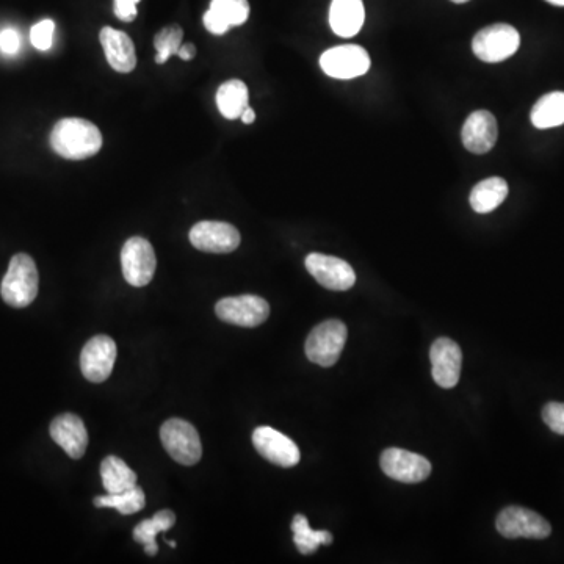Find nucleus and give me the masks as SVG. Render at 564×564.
I'll list each match as a JSON object with an SVG mask.
<instances>
[{
  "mask_svg": "<svg viewBox=\"0 0 564 564\" xmlns=\"http://www.w3.org/2000/svg\"><path fill=\"white\" fill-rule=\"evenodd\" d=\"M51 146L55 154L68 160H85L102 148V134L84 118H65L52 129Z\"/></svg>",
  "mask_w": 564,
  "mask_h": 564,
  "instance_id": "obj_1",
  "label": "nucleus"
},
{
  "mask_svg": "<svg viewBox=\"0 0 564 564\" xmlns=\"http://www.w3.org/2000/svg\"><path fill=\"white\" fill-rule=\"evenodd\" d=\"M37 264L29 254L19 253L13 256L7 273L2 279L0 295L11 308H27L38 295Z\"/></svg>",
  "mask_w": 564,
  "mask_h": 564,
  "instance_id": "obj_2",
  "label": "nucleus"
},
{
  "mask_svg": "<svg viewBox=\"0 0 564 564\" xmlns=\"http://www.w3.org/2000/svg\"><path fill=\"white\" fill-rule=\"evenodd\" d=\"M348 329L340 320H325L315 326L306 340V356L320 367H333L347 342Z\"/></svg>",
  "mask_w": 564,
  "mask_h": 564,
  "instance_id": "obj_3",
  "label": "nucleus"
},
{
  "mask_svg": "<svg viewBox=\"0 0 564 564\" xmlns=\"http://www.w3.org/2000/svg\"><path fill=\"white\" fill-rule=\"evenodd\" d=\"M160 439L168 455L184 466H193L203 456L198 430L187 420H167L160 428Z\"/></svg>",
  "mask_w": 564,
  "mask_h": 564,
  "instance_id": "obj_4",
  "label": "nucleus"
},
{
  "mask_svg": "<svg viewBox=\"0 0 564 564\" xmlns=\"http://www.w3.org/2000/svg\"><path fill=\"white\" fill-rule=\"evenodd\" d=\"M521 46V35L508 24H494L485 27L472 41L474 54L481 62L499 63L513 57Z\"/></svg>",
  "mask_w": 564,
  "mask_h": 564,
  "instance_id": "obj_5",
  "label": "nucleus"
},
{
  "mask_svg": "<svg viewBox=\"0 0 564 564\" xmlns=\"http://www.w3.org/2000/svg\"><path fill=\"white\" fill-rule=\"evenodd\" d=\"M121 267H123L124 279L131 286H148L156 273V251L143 237H131L121 250Z\"/></svg>",
  "mask_w": 564,
  "mask_h": 564,
  "instance_id": "obj_6",
  "label": "nucleus"
},
{
  "mask_svg": "<svg viewBox=\"0 0 564 564\" xmlns=\"http://www.w3.org/2000/svg\"><path fill=\"white\" fill-rule=\"evenodd\" d=\"M323 73L333 79L350 80L364 76L370 69V57L366 49L356 44L333 47L320 57Z\"/></svg>",
  "mask_w": 564,
  "mask_h": 564,
  "instance_id": "obj_7",
  "label": "nucleus"
},
{
  "mask_svg": "<svg viewBox=\"0 0 564 564\" xmlns=\"http://www.w3.org/2000/svg\"><path fill=\"white\" fill-rule=\"evenodd\" d=\"M497 532L508 539H544L552 527L543 516L522 507H507L500 511L496 521Z\"/></svg>",
  "mask_w": 564,
  "mask_h": 564,
  "instance_id": "obj_8",
  "label": "nucleus"
},
{
  "mask_svg": "<svg viewBox=\"0 0 564 564\" xmlns=\"http://www.w3.org/2000/svg\"><path fill=\"white\" fill-rule=\"evenodd\" d=\"M215 314L218 319L231 325L254 328L268 319L270 304L256 295L223 298L215 306Z\"/></svg>",
  "mask_w": 564,
  "mask_h": 564,
  "instance_id": "obj_9",
  "label": "nucleus"
},
{
  "mask_svg": "<svg viewBox=\"0 0 564 564\" xmlns=\"http://www.w3.org/2000/svg\"><path fill=\"white\" fill-rule=\"evenodd\" d=\"M306 270L320 286L334 292H345L355 286L356 273L348 262L339 257L311 253L304 261Z\"/></svg>",
  "mask_w": 564,
  "mask_h": 564,
  "instance_id": "obj_10",
  "label": "nucleus"
},
{
  "mask_svg": "<svg viewBox=\"0 0 564 564\" xmlns=\"http://www.w3.org/2000/svg\"><path fill=\"white\" fill-rule=\"evenodd\" d=\"M188 237L196 250L212 254L232 253L242 240L239 229L225 221H199Z\"/></svg>",
  "mask_w": 564,
  "mask_h": 564,
  "instance_id": "obj_11",
  "label": "nucleus"
},
{
  "mask_svg": "<svg viewBox=\"0 0 564 564\" xmlns=\"http://www.w3.org/2000/svg\"><path fill=\"white\" fill-rule=\"evenodd\" d=\"M380 464L387 477L400 483H420L431 474V463L427 458L395 447L384 450Z\"/></svg>",
  "mask_w": 564,
  "mask_h": 564,
  "instance_id": "obj_12",
  "label": "nucleus"
},
{
  "mask_svg": "<svg viewBox=\"0 0 564 564\" xmlns=\"http://www.w3.org/2000/svg\"><path fill=\"white\" fill-rule=\"evenodd\" d=\"M116 361L115 340L109 336H94L80 355V369L91 383H104L112 375Z\"/></svg>",
  "mask_w": 564,
  "mask_h": 564,
  "instance_id": "obj_13",
  "label": "nucleus"
},
{
  "mask_svg": "<svg viewBox=\"0 0 564 564\" xmlns=\"http://www.w3.org/2000/svg\"><path fill=\"white\" fill-rule=\"evenodd\" d=\"M254 449L265 460L279 467H293L300 463V449L298 445L272 427H259L253 433Z\"/></svg>",
  "mask_w": 564,
  "mask_h": 564,
  "instance_id": "obj_14",
  "label": "nucleus"
},
{
  "mask_svg": "<svg viewBox=\"0 0 564 564\" xmlns=\"http://www.w3.org/2000/svg\"><path fill=\"white\" fill-rule=\"evenodd\" d=\"M431 366L434 381L444 389H452L458 384L463 366V353L455 340L441 337L434 340L430 350Z\"/></svg>",
  "mask_w": 564,
  "mask_h": 564,
  "instance_id": "obj_15",
  "label": "nucleus"
},
{
  "mask_svg": "<svg viewBox=\"0 0 564 564\" xmlns=\"http://www.w3.org/2000/svg\"><path fill=\"white\" fill-rule=\"evenodd\" d=\"M499 137L496 116L488 110H478L467 118L461 132L463 145L472 154H486L491 151Z\"/></svg>",
  "mask_w": 564,
  "mask_h": 564,
  "instance_id": "obj_16",
  "label": "nucleus"
},
{
  "mask_svg": "<svg viewBox=\"0 0 564 564\" xmlns=\"http://www.w3.org/2000/svg\"><path fill=\"white\" fill-rule=\"evenodd\" d=\"M51 438L73 460H80L87 452L88 431L84 420L76 414L68 413L55 417L51 423Z\"/></svg>",
  "mask_w": 564,
  "mask_h": 564,
  "instance_id": "obj_17",
  "label": "nucleus"
},
{
  "mask_svg": "<svg viewBox=\"0 0 564 564\" xmlns=\"http://www.w3.org/2000/svg\"><path fill=\"white\" fill-rule=\"evenodd\" d=\"M102 49L109 65L116 73H132L137 66V52H135L134 41L127 33L121 30L104 27L99 33Z\"/></svg>",
  "mask_w": 564,
  "mask_h": 564,
  "instance_id": "obj_18",
  "label": "nucleus"
},
{
  "mask_svg": "<svg viewBox=\"0 0 564 564\" xmlns=\"http://www.w3.org/2000/svg\"><path fill=\"white\" fill-rule=\"evenodd\" d=\"M366 21L362 0H333L329 8V26L342 38L358 35Z\"/></svg>",
  "mask_w": 564,
  "mask_h": 564,
  "instance_id": "obj_19",
  "label": "nucleus"
},
{
  "mask_svg": "<svg viewBox=\"0 0 564 564\" xmlns=\"http://www.w3.org/2000/svg\"><path fill=\"white\" fill-rule=\"evenodd\" d=\"M508 184L502 178H489L478 182L470 193V206L477 214H489L507 199Z\"/></svg>",
  "mask_w": 564,
  "mask_h": 564,
  "instance_id": "obj_20",
  "label": "nucleus"
},
{
  "mask_svg": "<svg viewBox=\"0 0 564 564\" xmlns=\"http://www.w3.org/2000/svg\"><path fill=\"white\" fill-rule=\"evenodd\" d=\"M250 93L245 82L232 79L221 85L217 91V107L226 120H237L242 116L243 110L248 107Z\"/></svg>",
  "mask_w": 564,
  "mask_h": 564,
  "instance_id": "obj_21",
  "label": "nucleus"
},
{
  "mask_svg": "<svg viewBox=\"0 0 564 564\" xmlns=\"http://www.w3.org/2000/svg\"><path fill=\"white\" fill-rule=\"evenodd\" d=\"M176 524V514L171 510H162L154 514L151 519L140 522L134 528V539L137 543L145 546V552L149 557H154L159 552L156 536L162 532H168Z\"/></svg>",
  "mask_w": 564,
  "mask_h": 564,
  "instance_id": "obj_22",
  "label": "nucleus"
},
{
  "mask_svg": "<svg viewBox=\"0 0 564 564\" xmlns=\"http://www.w3.org/2000/svg\"><path fill=\"white\" fill-rule=\"evenodd\" d=\"M101 477L109 494H120L137 486V474L118 456H107L102 461Z\"/></svg>",
  "mask_w": 564,
  "mask_h": 564,
  "instance_id": "obj_23",
  "label": "nucleus"
},
{
  "mask_svg": "<svg viewBox=\"0 0 564 564\" xmlns=\"http://www.w3.org/2000/svg\"><path fill=\"white\" fill-rule=\"evenodd\" d=\"M530 118L536 129H552L564 124L563 91H552L539 99L533 107Z\"/></svg>",
  "mask_w": 564,
  "mask_h": 564,
  "instance_id": "obj_24",
  "label": "nucleus"
},
{
  "mask_svg": "<svg viewBox=\"0 0 564 564\" xmlns=\"http://www.w3.org/2000/svg\"><path fill=\"white\" fill-rule=\"evenodd\" d=\"M293 541L298 552L303 555L314 554L320 546H329L333 543V535L325 530H312L309 527L308 517L297 514L292 522Z\"/></svg>",
  "mask_w": 564,
  "mask_h": 564,
  "instance_id": "obj_25",
  "label": "nucleus"
},
{
  "mask_svg": "<svg viewBox=\"0 0 564 564\" xmlns=\"http://www.w3.org/2000/svg\"><path fill=\"white\" fill-rule=\"evenodd\" d=\"M94 505L98 508H115L121 514H135L143 510L146 505L145 492L140 486L127 489L120 494H109V496L96 497L93 500Z\"/></svg>",
  "mask_w": 564,
  "mask_h": 564,
  "instance_id": "obj_26",
  "label": "nucleus"
},
{
  "mask_svg": "<svg viewBox=\"0 0 564 564\" xmlns=\"http://www.w3.org/2000/svg\"><path fill=\"white\" fill-rule=\"evenodd\" d=\"M182 38H184V30L178 24L165 27L160 30L154 37V47H156V63L163 65L167 63L168 58L178 55L182 46Z\"/></svg>",
  "mask_w": 564,
  "mask_h": 564,
  "instance_id": "obj_27",
  "label": "nucleus"
},
{
  "mask_svg": "<svg viewBox=\"0 0 564 564\" xmlns=\"http://www.w3.org/2000/svg\"><path fill=\"white\" fill-rule=\"evenodd\" d=\"M209 8L223 16L231 27L242 26L250 18L248 0H212Z\"/></svg>",
  "mask_w": 564,
  "mask_h": 564,
  "instance_id": "obj_28",
  "label": "nucleus"
},
{
  "mask_svg": "<svg viewBox=\"0 0 564 564\" xmlns=\"http://www.w3.org/2000/svg\"><path fill=\"white\" fill-rule=\"evenodd\" d=\"M55 24L52 19H43L30 30V41L38 51L46 52L52 47L54 40Z\"/></svg>",
  "mask_w": 564,
  "mask_h": 564,
  "instance_id": "obj_29",
  "label": "nucleus"
},
{
  "mask_svg": "<svg viewBox=\"0 0 564 564\" xmlns=\"http://www.w3.org/2000/svg\"><path fill=\"white\" fill-rule=\"evenodd\" d=\"M543 420L554 433L564 434V403H547L543 408Z\"/></svg>",
  "mask_w": 564,
  "mask_h": 564,
  "instance_id": "obj_30",
  "label": "nucleus"
},
{
  "mask_svg": "<svg viewBox=\"0 0 564 564\" xmlns=\"http://www.w3.org/2000/svg\"><path fill=\"white\" fill-rule=\"evenodd\" d=\"M21 49V37L15 29H4L0 32V51L5 55L18 54Z\"/></svg>",
  "mask_w": 564,
  "mask_h": 564,
  "instance_id": "obj_31",
  "label": "nucleus"
},
{
  "mask_svg": "<svg viewBox=\"0 0 564 564\" xmlns=\"http://www.w3.org/2000/svg\"><path fill=\"white\" fill-rule=\"evenodd\" d=\"M203 22L206 29L210 33H214V35H225L231 29V26L223 19V16L218 15L217 11L210 10V8L204 13Z\"/></svg>",
  "mask_w": 564,
  "mask_h": 564,
  "instance_id": "obj_32",
  "label": "nucleus"
},
{
  "mask_svg": "<svg viewBox=\"0 0 564 564\" xmlns=\"http://www.w3.org/2000/svg\"><path fill=\"white\" fill-rule=\"evenodd\" d=\"M140 0H115L113 11L116 18L124 22H132L137 18V4Z\"/></svg>",
  "mask_w": 564,
  "mask_h": 564,
  "instance_id": "obj_33",
  "label": "nucleus"
},
{
  "mask_svg": "<svg viewBox=\"0 0 564 564\" xmlns=\"http://www.w3.org/2000/svg\"><path fill=\"white\" fill-rule=\"evenodd\" d=\"M179 57L182 58V60H192V58H195L196 55V47L195 44L192 43H185L182 44L181 49H179L178 52Z\"/></svg>",
  "mask_w": 564,
  "mask_h": 564,
  "instance_id": "obj_34",
  "label": "nucleus"
},
{
  "mask_svg": "<svg viewBox=\"0 0 564 564\" xmlns=\"http://www.w3.org/2000/svg\"><path fill=\"white\" fill-rule=\"evenodd\" d=\"M240 120H242L245 124H253L254 121H256V113H254V110L251 109L250 105L243 110Z\"/></svg>",
  "mask_w": 564,
  "mask_h": 564,
  "instance_id": "obj_35",
  "label": "nucleus"
},
{
  "mask_svg": "<svg viewBox=\"0 0 564 564\" xmlns=\"http://www.w3.org/2000/svg\"><path fill=\"white\" fill-rule=\"evenodd\" d=\"M549 4L557 5V7H564V0H547Z\"/></svg>",
  "mask_w": 564,
  "mask_h": 564,
  "instance_id": "obj_36",
  "label": "nucleus"
},
{
  "mask_svg": "<svg viewBox=\"0 0 564 564\" xmlns=\"http://www.w3.org/2000/svg\"><path fill=\"white\" fill-rule=\"evenodd\" d=\"M452 2H455V4H466L469 0H452Z\"/></svg>",
  "mask_w": 564,
  "mask_h": 564,
  "instance_id": "obj_37",
  "label": "nucleus"
},
{
  "mask_svg": "<svg viewBox=\"0 0 564 564\" xmlns=\"http://www.w3.org/2000/svg\"><path fill=\"white\" fill-rule=\"evenodd\" d=\"M168 544H170V547H176V541H168Z\"/></svg>",
  "mask_w": 564,
  "mask_h": 564,
  "instance_id": "obj_38",
  "label": "nucleus"
}]
</instances>
